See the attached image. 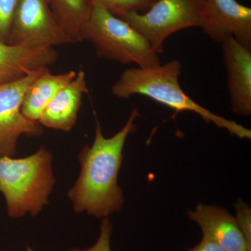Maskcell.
<instances>
[{"mask_svg":"<svg viewBox=\"0 0 251 251\" xmlns=\"http://www.w3.org/2000/svg\"><path fill=\"white\" fill-rule=\"evenodd\" d=\"M140 116L138 108L132 110L123 128L108 138L97 120L93 143L79 153L80 175L67 193L75 213L105 219L121 210L125 198L117 180L123 150L128 135L137 129L135 120Z\"/></svg>","mask_w":251,"mask_h":251,"instance_id":"cell-1","label":"cell"},{"mask_svg":"<svg viewBox=\"0 0 251 251\" xmlns=\"http://www.w3.org/2000/svg\"><path fill=\"white\" fill-rule=\"evenodd\" d=\"M181 63L173 59L166 64L150 68L126 69L112 87V94L117 98L128 99L141 95L163 104L175 111L191 112L200 115L206 124L212 123L227 130L240 139H251V130L233 120L213 113L190 98L181 88L179 77Z\"/></svg>","mask_w":251,"mask_h":251,"instance_id":"cell-2","label":"cell"},{"mask_svg":"<svg viewBox=\"0 0 251 251\" xmlns=\"http://www.w3.org/2000/svg\"><path fill=\"white\" fill-rule=\"evenodd\" d=\"M52 159L45 148L25 158L0 157V192L9 217L37 215L48 204L55 183Z\"/></svg>","mask_w":251,"mask_h":251,"instance_id":"cell-3","label":"cell"},{"mask_svg":"<svg viewBox=\"0 0 251 251\" xmlns=\"http://www.w3.org/2000/svg\"><path fill=\"white\" fill-rule=\"evenodd\" d=\"M82 40L92 43L97 55L109 60L140 68L161 64L159 54L142 34L122 18L99 6H92Z\"/></svg>","mask_w":251,"mask_h":251,"instance_id":"cell-4","label":"cell"},{"mask_svg":"<svg viewBox=\"0 0 251 251\" xmlns=\"http://www.w3.org/2000/svg\"><path fill=\"white\" fill-rule=\"evenodd\" d=\"M202 7L203 0H156L145 12H130L120 18L142 34L160 54L172 34L186 28L201 27Z\"/></svg>","mask_w":251,"mask_h":251,"instance_id":"cell-5","label":"cell"},{"mask_svg":"<svg viewBox=\"0 0 251 251\" xmlns=\"http://www.w3.org/2000/svg\"><path fill=\"white\" fill-rule=\"evenodd\" d=\"M7 44L54 48L75 43L59 24L48 0H19Z\"/></svg>","mask_w":251,"mask_h":251,"instance_id":"cell-6","label":"cell"},{"mask_svg":"<svg viewBox=\"0 0 251 251\" xmlns=\"http://www.w3.org/2000/svg\"><path fill=\"white\" fill-rule=\"evenodd\" d=\"M46 68L31 72L20 80L0 85V157L14 156L21 135H42V126L25 117L21 106L28 87Z\"/></svg>","mask_w":251,"mask_h":251,"instance_id":"cell-7","label":"cell"},{"mask_svg":"<svg viewBox=\"0 0 251 251\" xmlns=\"http://www.w3.org/2000/svg\"><path fill=\"white\" fill-rule=\"evenodd\" d=\"M201 28L216 42L232 36L251 49V9L237 0H203Z\"/></svg>","mask_w":251,"mask_h":251,"instance_id":"cell-8","label":"cell"},{"mask_svg":"<svg viewBox=\"0 0 251 251\" xmlns=\"http://www.w3.org/2000/svg\"><path fill=\"white\" fill-rule=\"evenodd\" d=\"M221 44L232 111L239 116H251V49L243 46L232 36Z\"/></svg>","mask_w":251,"mask_h":251,"instance_id":"cell-9","label":"cell"},{"mask_svg":"<svg viewBox=\"0 0 251 251\" xmlns=\"http://www.w3.org/2000/svg\"><path fill=\"white\" fill-rule=\"evenodd\" d=\"M58 59L53 47L13 45L0 42V85L25 77L43 68L49 67Z\"/></svg>","mask_w":251,"mask_h":251,"instance_id":"cell-10","label":"cell"},{"mask_svg":"<svg viewBox=\"0 0 251 251\" xmlns=\"http://www.w3.org/2000/svg\"><path fill=\"white\" fill-rule=\"evenodd\" d=\"M189 219L197 223L204 239L219 244L226 251H251L236 222L235 218L224 208L198 204L188 212Z\"/></svg>","mask_w":251,"mask_h":251,"instance_id":"cell-11","label":"cell"},{"mask_svg":"<svg viewBox=\"0 0 251 251\" xmlns=\"http://www.w3.org/2000/svg\"><path fill=\"white\" fill-rule=\"evenodd\" d=\"M88 92L86 74L81 69L44 109L39 123L48 128L70 131L76 122L82 96Z\"/></svg>","mask_w":251,"mask_h":251,"instance_id":"cell-12","label":"cell"},{"mask_svg":"<svg viewBox=\"0 0 251 251\" xmlns=\"http://www.w3.org/2000/svg\"><path fill=\"white\" fill-rule=\"evenodd\" d=\"M75 71L52 74L46 68L26 90L21 112L32 121L39 122L41 115L57 93L76 76Z\"/></svg>","mask_w":251,"mask_h":251,"instance_id":"cell-13","label":"cell"},{"mask_svg":"<svg viewBox=\"0 0 251 251\" xmlns=\"http://www.w3.org/2000/svg\"><path fill=\"white\" fill-rule=\"evenodd\" d=\"M61 26L74 43L82 40V31L92 6L88 0H48Z\"/></svg>","mask_w":251,"mask_h":251,"instance_id":"cell-14","label":"cell"},{"mask_svg":"<svg viewBox=\"0 0 251 251\" xmlns=\"http://www.w3.org/2000/svg\"><path fill=\"white\" fill-rule=\"evenodd\" d=\"M92 6H99L117 17L130 12H145L152 3L150 0H88Z\"/></svg>","mask_w":251,"mask_h":251,"instance_id":"cell-15","label":"cell"},{"mask_svg":"<svg viewBox=\"0 0 251 251\" xmlns=\"http://www.w3.org/2000/svg\"><path fill=\"white\" fill-rule=\"evenodd\" d=\"M19 0H0V42L7 43Z\"/></svg>","mask_w":251,"mask_h":251,"instance_id":"cell-16","label":"cell"},{"mask_svg":"<svg viewBox=\"0 0 251 251\" xmlns=\"http://www.w3.org/2000/svg\"><path fill=\"white\" fill-rule=\"evenodd\" d=\"M236 210V222L247 241L248 247L251 249V210L247 203L239 199L234 205Z\"/></svg>","mask_w":251,"mask_h":251,"instance_id":"cell-17","label":"cell"},{"mask_svg":"<svg viewBox=\"0 0 251 251\" xmlns=\"http://www.w3.org/2000/svg\"><path fill=\"white\" fill-rule=\"evenodd\" d=\"M112 225L108 218H105L100 225V232L97 242L92 247L85 250L73 249L68 251H111L110 237H111Z\"/></svg>","mask_w":251,"mask_h":251,"instance_id":"cell-18","label":"cell"},{"mask_svg":"<svg viewBox=\"0 0 251 251\" xmlns=\"http://www.w3.org/2000/svg\"><path fill=\"white\" fill-rule=\"evenodd\" d=\"M186 251H226L220 247L219 244L209 240V239L202 238L201 242L196 247Z\"/></svg>","mask_w":251,"mask_h":251,"instance_id":"cell-19","label":"cell"},{"mask_svg":"<svg viewBox=\"0 0 251 251\" xmlns=\"http://www.w3.org/2000/svg\"><path fill=\"white\" fill-rule=\"evenodd\" d=\"M27 251H35L32 250V249H31V248L27 247Z\"/></svg>","mask_w":251,"mask_h":251,"instance_id":"cell-20","label":"cell"},{"mask_svg":"<svg viewBox=\"0 0 251 251\" xmlns=\"http://www.w3.org/2000/svg\"><path fill=\"white\" fill-rule=\"evenodd\" d=\"M150 1H151V3H153V1H156V0H150Z\"/></svg>","mask_w":251,"mask_h":251,"instance_id":"cell-21","label":"cell"}]
</instances>
